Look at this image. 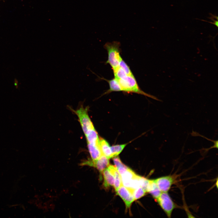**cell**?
<instances>
[{
    "mask_svg": "<svg viewBox=\"0 0 218 218\" xmlns=\"http://www.w3.org/2000/svg\"><path fill=\"white\" fill-rule=\"evenodd\" d=\"M113 160L116 168L120 167H125L126 166L122 163L118 157L116 156L114 157Z\"/></svg>",
    "mask_w": 218,
    "mask_h": 218,
    "instance_id": "cell-21",
    "label": "cell"
},
{
    "mask_svg": "<svg viewBox=\"0 0 218 218\" xmlns=\"http://www.w3.org/2000/svg\"><path fill=\"white\" fill-rule=\"evenodd\" d=\"M151 180L140 176V187L146 192H148L150 186Z\"/></svg>",
    "mask_w": 218,
    "mask_h": 218,
    "instance_id": "cell-17",
    "label": "cell"
},
{
    "mask_svg": "<svg viewBox=\"0 0 218 218\" xmlns=\"http://www.w3.org/2000/svg\"><path fill=\"white\" fill-rule=\"evenodd\" d=\"M102 173L104 178L103 184L104 187L107 188L109 187L114 186V178L108 168L105 169Z\"/></svg>",
    "mask_w": 218,
    "mask_h": 218,
    "instance_id": "cell-13",
    "label": "cell"
},
{
    "mask_svg": "<svg viewBox=\"0 0 218 218\" xmlns=\"http://www.w3.org/2000/svg\"><path fill=\"white\" fill-rule=\"evenodd\" d=\"M108 83L110 88L107 93H109L112 91H122L121 88L117 79L113 78L111 80H106Z\"/></svg>",
    "mask_w": 218,
    "mask_h": 218,
    "instance_id": "cell-15",
    "label": "cell"
},
{
    "mask_svg": "<svg viewBox=\"0 0 218 218\" xmlns=\"http://www.w3.org/2000/svg\"><path fill=\"white\" fill-rule=\"evenodd\" d=\"M88 147L90 156L92 160H96L102 155L99 145L87 143Z\"/></svg>",
    "mask_w": 218,
    "mask_h": 218,
    "instance_id": "cell-11",
    "label": "cell"
},
{
    "mask_svg": "<svg viewBox=\"0 0 218 218\" xmlns=\"http://www.w3.org/2000/svg\"><path fill=\"white\" fill-rule=\"evenodd\" d=\"M127 144H125L113 145L111 147V158L118 155L123 150Z\"/></svg>",
    "mask_w": 218,
    "mask_h": 218,
    "instance_id": "cell-16",
    "label": "cell"
},
{
    "mask_svg": "<svg viewBox=\"0 0 218 218\" xmlns=\"http://www.w3.org/2000/svg\"><path fill=\"white\" fill-rule=\"evenodd\" d=\"M77 116L84 133L94 128L93 123L88 115V108L81 106L74 111Z\"/></svg>",
    "mask_w": 218,
    "mask_h": 218,
    "instance_id": "cell-3",
    "label": "cell"
},
{
    "mask_svg": "<svg viewBox=\"0 0 218 218\" xmlns=\"http://www.w3.org/2000/svg\"><path fill=\"white\" fill-rule=\"evenodd\" d=\"M109 158L102 155L98 159L96 160H88L82 163V165H87L94 167L98 170L100 173L109 165Z\"/></svg>",
    "mask_w": 218,
    "mask_h": 218,
    "instance_id": "cell-6",
    "label": "cell"
},
{
    "mask_svg": "<svg viewBox=\"0 0 218 218\" xmlns=\"http://www.w3.org/2000/svg\"><path fill=\"white\" fill-rule=\"evenodd\" d=\"M87 143L99 145V139L95 128L90 130L85 134Z\"/></svg>",
    "mask_w": 218,
    "mask_h": 218,
    "instance_id": "cell-10",
    "label": "cell"
},
{
    "mask_svg": "<svg viewBox=\"0 0 218 218\" xmlns=\"http://www.w3.org/2000/svg\"><path fill=\"white\" fill-rule=\"evenodd\" d=\"M120 43L116 41L107 42L104 45L108 54L106 63L109 64L113 69L119 66L120 62L122 59L120 55Z\"/></svg>",
    "mask_w": 218,
    "mask_h": 218,
    "instance_id": "cell-2",
    "label": "cell"
},
{
    "mask_svg": "<svg viewBox=\"0 0 218 218\" xmlns=\"http://www.w3.org/2000/svg\"><path fill=\"white\" fill-rule=\"evenodd\" d=\"M99 146L103 155L109 159L111 158V147L107 140L103 139H100Z\"/></svg>",
    "mask_w": 218,
    "mask_h": 218,
    "instance_id": "cell-12",
    "label": "cell"
},
{
    "mask_svg": "<svg viewBox=\"0 0 218 218\" xmlns=\"http://www.w3.org/2000/svg\"><path fill=\"white\" fill-rule=\"evenodd\" d=\"M18 81L16 79H15V80L14 81V85L15 86V87L17 88L18 87Z\"/></svg>",
    "mask_w": 218,
    "mask_h": 218,
    "instance_id": "cell-22",
    "label": "cell"
},
{
    "mask_svg": "<svg viewBox=\"0 0 218 218\" xmlns=\"http://www.w3.org/2000/svg\"><path fill=\"white\" fill-rule=\"evenodd\" d=\"M146 193L140 187H139L133 191V195L135 200L140 199L145 196Z\"/></svg>",
    "mask_w": 218,
    "mask_h": 218,
    "instance_id": "cell-19",
    "label": "cell"
},
{
    "mask_svg": "<svg viewBox=\"0 0 218 218\" xmlns=\"http://www.w3.org/2000/svg\"><path fill=\"white\" fill-rule=\"evenodd\" d=\"M174 177L168 175L160 177L154 180L162 192H168L175 182Z\"/></svg>",
    "mask_w": 218,
    "mask_h": 218,
    "instance_id": "cell-7",
    "label": "cell"
},
{
    "mask_svg": "<svg viewBox=\"0 0 218 218\" xmlns=\"http://www.w3.org/2000/svg\"><path fill=\"white\" fill-rule=\"evenodd\" d=\"M107 168L114 177V186L116 191L118 188L123 185L121 175L115 166L109 165Z\"/></svg>",
    "mask_w": 218,
    "mask_h": 218,
    "instance_id": "cell-9",
    "label": "cell"
},
{
    "mask_svg": "<svg viewBox=\"0 0 218 218\" xmlns=\"http://www.w3.org/2000/svg\"><path fill=\"white\" fill-rule=\"evenodd\" d=\"M116 79L121 88L122 91L141 94L157 100L161 101L155 97L147 94L141 90L134 76L127 75L123 78Z\"/></svg>",
    "mask_w": 218,
    "mask_h": 218,
    "instance_id": "cell-1",
    "label": "cell"
},
{
    "mask_svg": "<svg viewBox=\"0 0 218 218\" xmlns=\"http://www.w3.org/2000/svg\"><path fill=\"white\" fill-rule=\"evenodd\" d=\"M113 69L115 78L116 79L122 78L127 75L124 71L119 66Z\"/></svg>",
    "mask_w": 218,
    "mask_h": 218,
    "instance_id": "cell-18",
    "label": "cell"
},
{
    "mask_svg": "<svg viewBox=\"0 0 218 218\" xmlns=\"http://www.w3.org/2000/svg\"><path fill=\"white\" fill-rule=\"evenodd\" d=\"M119 66L124 71L127 75L134 76L129 67L122 59L120 62Z\"/></svg>",
    "mask_w": 218,
    "mask_h": 218,
    "instance_id": "cell-20",
    "label": "cell"
},
{
    "mask_svg": "<svg viewBox=\"0 0 218 218\" xmlns=\"http://www.w3.org/2000/svg\"><path fill=\"white\" fill-rule=\"evenodd\" d=\"M148 192L149 193L155 200L159 197L162 193L154 180H151Z\"/></svg>",
    "mask_w": 218,
    "mask_h": 218,
    "instance_id": "cell-14",
    "label": "cell"
},
{
    "mask_svg": "<svg viewBox=\"0 0 218 218\" xmlns=\"http://www.w3.org/2000/svg\"><path fill=\"white\" fill-rule=\"evenodd\" d=\"M137 174L130 169L121 175L123 185L129 188L131 182Z\"/></svg>",
    "mask_w": 218,
    "mask_h": 218,
    "instance_id": "cell-8",
    "label": "cell"
},
{
    "mask_svg": "<svg viewBox=\"0 0 218 218\" xmlns=\"http://www.w3.org/2000/svg\"><path fill=\"white\" fill-rule=\"evenodd\" d=\"M156 200L167 216L170 217L173 211L177 206L167 192H162Z\"/></svg>",
    "mask_w": 218,
    "mask_h": 218,
    "instance_id": "cell-4",
    "label": "cell"
},
{
    "mask_svg": "<svg viewBox=\"0 0 218 218\" xmlns=\"http://www.w3.org/2000/svg\"><path fill=\"white\" fill-rule=\"evenodd\" d=\"M116 192L117 194L120 196L124 202L126 208H130L132 203L135 200L133 191L122 185Z\"/></svg>",
    "mask_w": 218,
    "mask_h": 218,
    "instance_id": "cell-5",
    "label": "cell"
}]
</instances>
